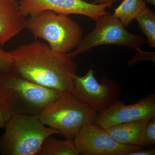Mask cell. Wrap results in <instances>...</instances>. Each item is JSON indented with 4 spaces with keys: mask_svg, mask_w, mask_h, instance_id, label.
Returning <instances> with one entry per match:
<instances>
[{
    "mask_svg": "<svg viewBox=\"0 0 155 155\" xmlns=\"http://www.w3.org/2000/svg\"><path fill=\"white\" fill-rule=\"evenodd\" d=\"M150 119H141L119 123L105 128L120 143L143 147L146 127Z\"/></svg>",
    "mask_w": 155,
    "mask_h": 155,
    "instance_id": "12",
    "label": "cell"
},
{
    "mask_svg": "<svg viewBox=\"0 0 155 155\" xmlns=\"http://www.w3.org/2000/svg\"><path fill=\"white\" fill-rule=\"evenodd\" d=\"M155 145V116L149 120L144 133L143 147H151Z\"/></svg>",
    "mask_w": 155,
    "mask_h": 155,
    "instance_id": "16",
    "label": "cell"
},
{
    "mask_svg": "<svg viewBox=\"0 0 155 155\" xmlns=\"http://www.w3.org/2000/svg\"><path fill=\"white\" fill-rule=\"evenodd\" d=\"M73 140H61L50 136L44 142L39 155H78Z\"/></svg>",
    "mask_w": 155,
    "mask_h": 155,
    "instance_id": "13",
    "label": "cell"
},
{
    "mask_svg": "<svg viewBox=\"0 0 155 155\" xmlns=\"http://www.w3.org/2000/svg\"><path fill=\"white\" fill-rule=\"evenodd\" d=\"M10 52L13 75L61 92H71L78 65L69 53L55 51L38 41Z\"/></svg>",
    "mask_w": 155,
    "mask_h": 155,
    "instance_id": "1",
    "label": "cell"
},
{
    "mask_svg": "<svg viewBox=\"0 0 155 155\" xmlns=\"http://www.w3.org/2000/svg\"><path fill=\"white\" fill-rule=\"evenodd\" d=\"M143 33L147 38L150 48L155 47V12L146 6L135 18Z\"/></svg>",
    "mask_w": 155,
    "mask_h": 155,
    "instance_id": "15",
    "label": "cell"
},
{
    "mask_svg": "<svg viewBox=\"0 0 155 155\" xmlns=\"http://www.w3.org/2000/svg\"><path fill=\"white\" fill-rule=\"evenodd\" d=\"M95 21L94 30L82 38L74 51L69 53L72 58L101 45H119L136 50L144 43L143 36L127 31L114 14L105 15Z\"/></svg>",
    "mask_w": 155,
    "mask_h": 155,
    "instance_id": "6",
    "label": "cell"
},
{
    "mask_svg": "<svg viewBox=\"0 0 155 155\" xmlns=\"http://www.w3.org/2000/svg\"><path fill=\"white\" fill-rule=\"evenodd\" d=\"M13 60L10 52H7L0 48V73H11Z\"/></svg>",
    "mask_w": 155,
    "mask_h": 155,
    "instance_id": "17",
    "label": "cell"
},
{
    "mask_svg": "<svg viewBox=\"0 0 155 155\" xmlns=\"http://www.w3.org/2000/svg\"><path fill=\"white\" fill-rule=\"evenodd\" d=\"M73 141L79 154L83 155H129L143 149L120 143L96 123L81 127Z\"/></svg>",
    "mask_w": 155,
    "mask_h": 155,
    "instance_id": "8",
    "label": "cell"
},
{
    "mask_svg": "<svg viewBox=\"0 0 155 155\" xmlns=\"http://www.w3.org/2000/svg\"><path fill=\"white\" fill-rule=\"evenodd\" d=\"M146 4H151L153 5H155V0H144Z\"/></svg>",
    "mask_w": 155,
    "mask_h": 155,
    "instance_id": "22",
    "label": "cell"
},
{
    "mask_svg": "<svg viewBox=\"0 0 155 155\" xmlns=\"http://www.w3.org/2000/svg\"><path fill=\"white\" fill-rule=\"evenodd\" d=\"M155 116V94L142 98L138 102L126 105L116 101L109 107L99 113L95 123L106 128L113 125L141 119H150Z\"/></svg>",
    "mask_w": 155,
    "mask_h": 155,
    "instance_id": "10",
    "label": "cell"
},
{
    "mask_svg": "<svg viewBox=\"0 0 155 155\" xmlns=\"http://www.w3.org/2000/svg\"><path fill=\"white\" fill-rule=\"evenodd\" d=\"M93 4L97 5H105V4H113L120 0H92Z\"/></svg>",
    "mask_w": 155,
    "mask_h": 155,
    "instance_id": "20",
    "label": "cell"
},
{
    "mask_svg": "<svg viewBox=\"0 0 155 155\" xmlns=\"http://www.w3.org/2000/svg\"><path fill=\"white\" fill-rule=\"evenodd\" d=\"M155 149L153 148L151 149L145 150L143 149L138 151L131 153L129 155H155Z\"/></svg>",
    "mask_w": 155,
    "mask_h": 155,
    "instance_id": "19",
    "label": "cell"
},
{
    "mask_svg": "<svg viewBox=\"0 0 155 155\" xmlns=\"http://www.w3.org/2000/svg\"><path fill=\"white\" fill-rule=\"evenodd\" d=\"M146 5L144 0H124L115 9L114 15L125 27H127L147 6Z\"/></svg>",
    "mask_w": 155,
    "mask_h": 155,
    "instance_id": "14",
    "label": "cell"
},
{
    "mask_svg": "<svg viewBox=\"0 0 155 155\" xmlns=\"http://www.w3.org/2000/svg\"><path fill=\"white\" fill-rule=\"evenodd\" d=\"M6 121L4 118V115H3L2 111L1 110L0 107V130L3 127H5V125Z\"/></svg>",
    "mask_w": 155,
    "mask_h": 155,
    "instance_id": "21",
    "label": "cell"
},
{
    "mask_svg": "<svg viewBox=\"0 0 155 155\" xmlns=\"http://www.w3.org/2000/svg\"><path fill=\"white\" fill-rule=\"evenodd\" d=\"M99 113L71 92L63 93L38 115L45 125L57 129L73 140L84 125L95 123Z\"/></svg>",
    "mask_w": 155,
    "mask_h": 155,
    "instance_id": "4",
    "label": "cell"
},
{
    "mask_svg": "<svg viewBox=\"0 0 155 155\" xmlns=\"http://www.w3.org/2000/svg\"><path fill=\"white\" fill-rule=\"evenodd\" d=\"M91 68L83 76L74 78L71 93L82 102L100 113L117 101L121 87L116 81L104 78L100 83Z\"/></svg>",
    "mask_w": 155,
    "mask_h": 155,
    "instance_id": "7",
    "label": "cell"
},
{
    "mask_svg": "<svg viewBox=\"0 0 155 155\" xmlns=\"http://www.w3.org/2000/svg\"><path fill=\"white\" fill-rule=\"evenodd\" d=\"M25 21L16 0H0V48L25 28Z\"/></svg>",
    "mask_w": 155,
    "mask_h": 155,
    "instance_id": "11",
    "label": "cell"
},
{
    "mask_svg": "<svg viewBox=\"0 0 155 155\" xmlns=\"http://www.w3.org/2000/svg\"><path fill=\"white\" fill-rule=\"evenodd\" d=\"M5 127L0 137V153L3 155H38L46 139L61 134L46 127L38 116L15 115L6 122Z\"/></svg>",
    "mask_w": 155,
    "mask_h": 155,
    "instance_id": "3",
    "label": "cell"
},
{
    "mask_svg": "<svg viewBox=\"0 0 155 155\" xmlns=\"http://www.w3.org/2000/svg\"><path fill=\"white\" fill-rule=\"evenodd\" d=\"M63 93L12 73H0V107L6 122L15 115L38 116Z\"/></svg>",
    "mask_w": 155,
    "mask_h": 155,
    "instance_id": "2",
    "label": "cell"
},
{
    "mask_svg": "<svg viewBox=\"0 0 155 155\" xmlns=\"http://www.w3.org/2000/svg\"><path fill=\"white\" fill-rule=\"evenodd\" d=\"M136 54L133 58H131L127 62V65L130 67L133 66L134 64L144 61H151L155 63V52H147L143 51L140 48L135 50Z\"/></svg>",
    "mask_w": 155,
    "mask_h": 155,
    "instance_id": "18",
    "label": "cell"
},
{
    "mask_svg": "<svg viewBox=\"0 0 155 155\" xmlns=\"http://www.w3.org/2000/svg\"><path fill=\"white\" fill-rule=\"evenodd\" d=\"M27 28L35 38L47 41L50 48L68 53L78 45L83 31L79 24L66 14L45 11L26 19Z\"/></svg>",
    "mask_w": 155,
    "mask_h": 155,
    "instance_id": "5",
    "label": "cell"
},
{
    "mask_svg": "<svg viewBox=\"0 0 155 155\" xmlns=\"http://www.w3.org/2000/svg\"><path fill=\"white\" fill-rule=\"evenodd\" d=\"M20 11L24 17L32 16L45 11L60 14H79L96 20L110 13L107 11L111 4L97 5L84 0H19Z\"/></svg>",
    "mask_w": 155,
    "mask_h": 155,
    "instance_id": "9",
    "label": "cell"
}]
</instances>
